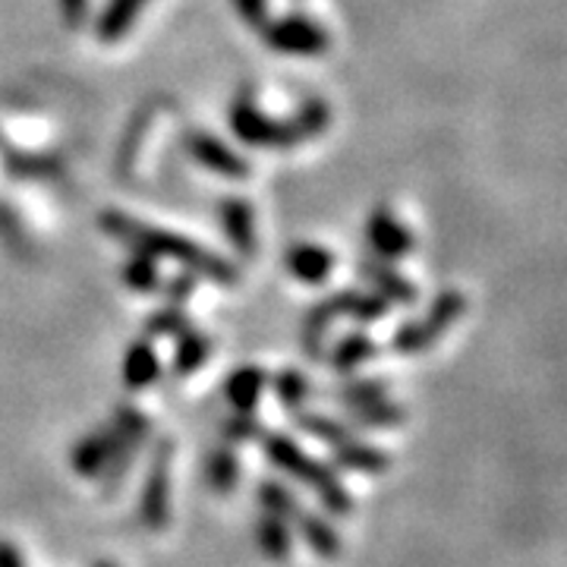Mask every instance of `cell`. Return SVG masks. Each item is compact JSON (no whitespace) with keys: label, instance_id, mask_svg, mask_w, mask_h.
<instances>
[{"label":"cell","instance_id":"6da1fadb","mask_svg":"<svg viewBox=\"0 0 567 567\" xmlns=\"http://www.w3.org/2000/svg\"><path fill=\"white\" fill-rule=\"evenodd\" d=\"M102 227L107 230V234H114L117 240H123L126 246H133V249L142 252V256H152V259H155V256H167V259L186 265L189 271L205 275V278H212V281H221V284L237 281V271L224 262V259L212 256V252L203 249V246L183 240V237H177V234H164V230H155V227H145V224L130 221V218H123L121 212H104Z\"/></svg>","mask_w":567,"mask_h":567},{"label":"cell","instance_id":"7a4b0ae2","mask_svg":"<svg viewBox=\"0 0 567 567\" xmlns=\"http://www.w3.org/2000/svg\"><path fill=\"white\" fill-rule=\"evenodd\" d=\"M262 445L265 454L271 457V464L281 466L284 473H290V476H297L300 483H306V486L319 495L324 511H331L338 517L350 511V495H347L341 476L334 473V466H324L322 461H312L303 447L297 445V442H290L287 435H278V432H265Z\"/></svg>","mask_w":567,"mask_h":567},{"label":"cell","instance_id":"3957f363","mask_svg":"<svg viewBox=\"0 0 567 567\" xmlns=\"http://www.w3.org/2000/svg\"><path fill=\"white\" fill-rule=\"evenodd\" d=\"M171 454H174V445L158 442L140 498V524L145 529L167 527V514H171Z\"/></svg>","mask_w":567,"mask_h":567},{"label":"cell","instance_id":"277c9868","mask_svg":"<svg viewBox=\"0 0 567 567\" xmlns=\"http://www.w3.org/2000/svg\"><path fill=\"white\" fill-rule=\"evenodd\" d=\"M265 41L281 54H300V58H312V54L328 51L324 29L319 22L306 20V17H284L275 25H268Z\"/></svg>","mask_w":567,"mask_h":567},{"label":"cell","instance_id":"5b68a950","mask_svg":"<svg viewBox=\"0 0 567 567\" xmlns=\"http://www.w3.org/2000/svg\"><path fill=\"white\" fill-rule=\"evenodd\" d=\"M234 130H237V136L249 145H268V148H284V145H297L300 136L293 133V126L290 123H278V121H268L262 111L256 107V104L249 102H237L234 104Z\"/></svg>","mask_w":567,"mask_h":567},{"label":"cell","instance_id":"8992f818","mask_svg":"<svg viewBox=\"0 0 567 567\" xmlns=\"http://www.w3.org/2000/svg\"><path fill=\"white\" fill-rule=\"evenodd\" d=\"M186 148H189V155L196 158V162L208 167V171H215V174H224V177H246L249 174V167H246L244 158H237L221 140H215V136H208V133H189L186 136Z\"/></svg>","mask_w":567,"mask_h":567},{"label":"cell","instance_id":"52a82bcc","mask_svg":"<svg viewBox=\"0 0 567 567\" xmlns=\"http://www.w3.org/2000/svg\"><path fill=\"white\" fill-rule=\"evenodd\" d=\"M121 447V435L107 425L102 432L82 439L80 447L73 451V470L80 476H102L107 470V461L114 457V451Z\"/></svg>","mask_w":567,"mask_h":567},{"label":"cell","instance_id":"ba28073f","mask_svg":"<svg viewBox=\"0 0 567 567\" xmlns=\"http://www.w3.org/2000/svg\"><path fill=\"white\" fill-rule=\"evenodd\" d=\"M284 262H287V271H290V275H297V278L306 284L324 281L328 271H331V256H328V249H322V246H290L287 256H284Z\"/></svg>","mask_w":567,"mask_h":567},{"label":"cell","instance_id":"9c48e42d","mask_svg":"<svg viewBox=\"0 0 567 567\" xmlns=\"http://www.w3.org/2000/svg\"><path fill=\"white\" fill-rule=\"evenodd\" d=\"M158 372H162V363H158L155 347L148 344V341H140V344L130 347L126 363H123V385L130 388V391H142V388H148L158 379Z\"/></svg>","mask_w":567,"mask_h":567},{"label":"cell","instance_id":"30bf717a","mask_svg":"<svg viewBox=\"0 0 567 567\" xmlns=\"http://www.w3.org/2000/svg\"><path fill=\"white\" fill-rule=\"evenodd\" d=\"M221 224L230 237V244L237 246L244 256H252L256 249V221H252V208L240 199H227L221 205Z\"/></svg>","mask_w":567,"mask_h":567},{"label":"cell","instance_id":"8fae6325","mask_svg":"<svg viewBox=\"0 0 567 567\" xmlns=\"http://www.w3.org/2000/svg\"><path fill=\"white\" fill-rule=\"evenodd\" d=\"M262 388H265V372L259 365H246L240 372H234L230 379H227V401L230 406L237 410V413H249L252 406L259 404V398H262Z\"/></svg>","mask_w":567,"mask_h":567},{"label":"cell","instance_id":"7c38bea8","mask_svg":"<svg viewBox=\"0 0 567 567\" xmlns=\"http://www.w3.org/2000/svg\"><path fill=\"white\" fill-rule=\"evenodd\" d=\"M145 3H148V0H107L102 20H99V39H102L104 44L121 41L123 35L130 32V25L136 22V17H140V10Z\"/></svg>","mask_w":567,"mask_h":567},{"label":"cell","instance_id":"4fadbf2b","mask_svg":"<svg viewBox=\"0 0 567 567\" xmlns=\"http://www.w3.org/2000/svg\"><path fill=\"white\" fill-rule=\"evenodd\" d=\"M297 527L303 533L306 546L312 548L316 555H322V558H338L341 555V536L334 533V527L322 520V517H316V514H300L297 517Z\"/></svg>","mask_w":567,"mask_h":567},{"label":"cell","instance_id":"5bb4252c","mask_svg":"<svg viewBox=\"0 0 567 567\" xmlns=\"http://www.w3.org/2000/svg\"><path fill=\"white\" fill-rule=\"evenodd\" d=\"M256 543H259V548H262L271 561H284V558H290V551H293L290 527L284 524L281 517H271V514H262V517H259V524H256Z\"/></svg>","mask_w":567,"mask_h":567},{"label":"cell","instance_id":"9a60e30c","mask_svg":"<svg viewBox=\"0 0 567 567\" xmlns=\"http://www.w3.org/2000/svg\"><path fill=\"white\" fill-rule=\"evenodd\" d=\"M259 505L265 507V514L281 517L284 524H297V517L303 514V505L297 502V495L275 480H265L259 486Z\"/></svg>","mask_w":567,"mask_h":567},{"label":"cell","instance_id":"2e32d148","mask_svg":"<svg viewBox=\"0 0 567 567\" xmlns=\"http://www.w3.org/2000/svg\"><path fill=\"white\" fill-rule=\"evenodd\" d=\"M334 464L344 466V470H353V473H385L388 457L375 447L360 445L357 439L347 442V445L334 447Z\"/></svg>","mask_w":567,"mask_h":567},{"label":"cell","instance_id":"e0dca14e","mask_svg":"<svg viewBox=\"0 0 567 567\" xmlns=\"http://www.w3.org/2000/svg\"><path fill=\"white\" fill-rule=\"evenodd\" d=\"M240 480V461L234 454V447L221 445L212 457H208V486L218 495H230Z\"/></svg>","mask_w":567,"mask_h":567},{"label":"cell","instance_id":"ac0fdd59","mask_svg":"<svg viewBox=\"0 0 567 567\" xmlns=\"http://www.w3.org/2000/svg\"><path fill=\"white\" fill-rule=\"evenodd\" d=\"M208 338L199 334V331H183L181 341H177V353H174V369H177V375H189V372H196L199 365L205 363V357H208Z\"/></svg>","mask_w":567,"mask_h":567},{"label":"cell","instance_id":"d6986e66","mask_svg":"<svg viewBox=\"0 0 567 567\" xmlns=\"http://www.w3.org/2000/svg\"><path fill=\"white\" fill-rule=\"evenodd\" d=\"M297 425L309 432L312 439H319L324 445L338 447L347 445V442H353V432L341 425L338 420H331V416H316V413H297Z\"/></svg>","mask_w":567,"mask_h":567},{"label":"cell","instance_id":"ffe728a7","mask_svg":"<svg viewBox=\"0 0 567 567\" xmlns=\"http://www.w3.org/2000/svg\"><path fill=\"white\" fill-rule=\"evenodd\" d=\"M328 121H331L328 104L319 102V99H309V102L300 104V111L293 114L290 126H293V133H297L300 142H303V140H312V136H319L324 126H328Z\"/></svg>","mask_w":567,"mask_h":567},{"label":"cell","instance_id":"44dd1931","mask_svg":"<svg viewBox=\"0 0 567 567\" xmlns=\"http://www.w3.org/2000/svg\"><path fill=\"white\" fill-rule=\"evenodd\" d=\"M404 420V410L385 401H369V404L353 406V423L360 425H398Z\"/></svg>","mask_w":567,"mask_h":567},{"label":"cell","instance_id":"7402d4cb","mask_svg":"<svg viewBox=\"0 0 567 567\" xmlns=\"http://www.w3.org/2000/svg\"><path fill=\"white\" fill-rule=\"evenodd\" d=\"M275 391H278V401H281L287 410H300L306 398H309L306 379L300 372H293V369H287V372H281V375L275 379Z\"/></svg>","mask_w":567,"mask_h":567},{"label":"cell","instance_id":"603a6c76","mask_svg":"<svg viewBox=\"0 0 567 567\" xmlns=\"http://www.w3.org/2000/svg\"><path fill=\"white\" fill-rule=\"evenodd\" d=\"M372 341L369 338H363V334H353V338H347V341H341L338 344V350H334V369L338 372H347V369H353V365H360L365 360V357H372Z\"/></svg>","mask_w":567,"mask_h":567},{"label":"cell","instance_id":"cb8c5ba5","mask_svg":"<svg viewBox=\"0 0 567 567\" xmlns=\"http://www.w3.org/2000/svg\"><path fill=\"white\" fill-rule=\"evenodd\" d=\"M259 432H262V429H259L252 413H237V416H230V420L221 425V435L227 445H244V442H249V439L259 435Z\"/></svg>","mask_w":567,"mask_h":567},{"label":"cell","instance_id":"d4e9b609","mask_svg":"<svg viewBox=\"0 0 567 567\" xmlns=\"http://www.w3.org/2000/svg\"><path fill=\"white\" fill-rule=\"evenodd\" d=\"M126 284L136 290H155L158 287V271L152 265V256H136L133 262L126 265Z\"/></svg>","mask_w":567,"mask_h":567},{"label":"cell","instance_id":"484cf974","mask_svg":"<svg viewBox=\"0 0 567 567\" xmlns=\"http://www.w3.org/2000/svg\"><path fill=\"white\" fill-rule=\"evenodd\" d=\"M183 331H186V316L177 306L162 309L148 319V334H183Z\"/></svg>","mask_w":567,"mask_h":567},{"label":"cell","instance_id":"4316f807","mask_svg":"<svg viewBox=\"0 0 567 567\" xmlns=\"http://www.w3.org/2000/svg\"><path fill=\"white\" fill-rule=\"evenodd\" d=\"M385 394V385L382 382H353V385L341 388V398H344L350 406L369 404V401H382Z\"/></svg>","mask_w":567,"mask_h":567},{"label":"cell","instance_id":"83f0119b","mask_svg":"<svg viewBox=\"0 0 567 567\" xmlns=\"http://www.w3.org/2000/svg\"><path fill=\"white\" fill-rule=\"evenodd\" d=\"M234 7L252 29H262L268 22V0H234Z\"/></svg>","mask_w":567,"mask_h":567},{"label":"cell","instance_id":"f1b7e54d","mask_svg":"<svg viewBox=\"0 0 567 567\" xmlns=\"http://www.w3.org/2000/svg\"><path fill=\"white\" fill-rule=\"evenodd\" d=\"M89 7H92V0H61L63 22L70 29H82L89 22Z\"/></svg>","mask_w":567,"mask_h":567},{"label":"cell","instance_id":"f546056e","mask_svg":"<svg viewBox=\"0 0 567 567\" xmlns=\"http://www.w3.org/2000/svg\"><path fill=\"white\" fill-rule=\"evenodd\" d=\"M0 567H25L22 565L20 548L10 546L7 539H0Z\"/></svg>","mask_w":567,"mask_h":567},{"label":"cell","instance_id":"4dcf8cb0","mask_svg":"<svg viewBox=\"0 0 567 567\" xmlns=\"http://www.w3.org/2000/svg\"><path fill=\"white\" fill-rule=\"evenodd\" d=\"M167 293H171L174 300H186V297L193 293V278H174V281L167 284Z\"/></svg>","mask_w":567,"mask_h":567},{"label":"cell","instance_id":"1f68e13d","mask_svg":"<svg viewBox=\"0 0 567 567\" xmlns=\"http://www.w3.org/2000/svg\"><path fill=\"white\" fill-rule=\"evenodd\" d=\"M95 567H117V565H114V561H99Z\"/></svg>","mask_w":567,"mask_h":567}]
</instances>
